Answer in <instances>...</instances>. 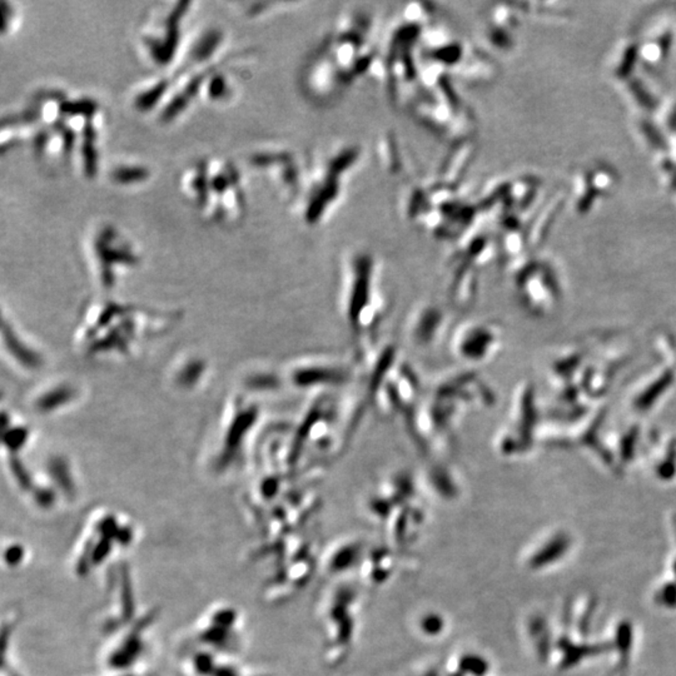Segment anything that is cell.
Returning a JSON list of instances; mask_svg holds the SVG:
<instances>
[{
	"mask_svg": "<svg viewBox=\"0 0 676 676\" xmlns=\"http://www.w3.org/2000/svg\"><path fill=\"white\" fill-rule=\"evenodd\" d=\"M425 481L437 495L451 496L458 494V477L455 470L445 465H436L426 470Z\"/></svg>",
	"mask_w": 676,
	"mask_h": 676,
	"instance_id": "12",
	"label": "cell"
},
{
	"mask_svg": "<svg viewBox=\"0 0 676 676\" xmlns=\"http://www.w3.org/2000/svg\"><path fill=\"white\" fill-rule=\"evenodd\" d=\"M381 270L375 255L364 250H351L341 265L339 310L359 359L377 347V332L389 312Z\"/></svg>",
	"mask_w": 676,
	"mask_h": 676,
	"instance_id": "3",
	"label": "cell"
},
{
	"mask_svg": "<svg viewBox=\"0 0 676 676\" xmlns=\"http://www.w3.org/2000/svg\"><path fill=\"white\" fill-rule=\"evenodd\" d=\"M152 177L149 167L139 161H120L108 171V178L118 187H134L148 182Z\"/></svg>",
	"mask_w": 676,
	"mask_h": 676,
	"instance_id": "11",
	"label": "cell"
},
{
	"mask_svg": "<svg viewBox=\"0 0 676 676\" xmlns=\"http://www.w3.org/2000/svg\"><path fill=\"white\" fill-rule=\"evenodd\" d=\"M502 349V332L495 323L470 319L448 334V349L466 369H476L494 361Z\"/></svg>",
	"mask_w": 676,
	"mask_h": 676,
	"instance_id": "7",
	"label": "cell"
},
{
	"mask_svg": "<svg viewBox=\"0 0 676 676\" xmlns=\"http://www.w3.org/2000/svg\"><path fill=\"white\" fill-rule=\"evenodd\" d=\"M561 648L565 649V656L562 659V669H569L576 665L579 661L590 655H596L600 653L608 650V645H571L569 643H561Z\"/></svg>",
	"mask_w": 676,
	"mask_h": 676,
	"instance_id": "14",
	"label": "cell"
},
{
	"mask_svg": "<svg viewBox=\"0 0 676 676\" xmlns=\"http://www.w3.org/2000/svg\"><path fill=\"white\" fill-rule=\"evenodd\" d=\"M339 21L302 72V88L318 103L338 97L357 75L369 72L375 57L372 41L367 38L372 31L371 19L349 14Z\"/></svg>",
	"mask_w": 676,
	"mask_h": 676,
	"instance_id": "2",
	"label": "cell"
},
{
	"mask_svg": "<svg viewBox=\"0 0 676 676\" xmlns=\"http://www.w3.org/2000/svg\"><path fill=\"white\" fill-rule=\"evenodd\" d=\"M495 402L492 387L477 369L463 367L440 376L423 391L403 427L421 453L441 456L455 448L468 418Z\"/></svg>",
	"mask_w": 676,
	"mask_h": 676,
	"instance_id": "1",
	"label": "cell"
},
{
	"mask_svg": "<svg viewBox=\"0 0 676 676\" xmlns=\"http://www.w3.org/2000/svg\"><path fill=\"white\" fill-rule=\"evenodd\" d=\"M89 252L102 270H113L115 265H134L139 255L128 234L110 222L94 224L88 234Z\"/></svg>",
	"mask_w": 676,
	"mask_h": 676,
	"instance_id": "9",
	"label": "cell"
},
{
	"mask_svg": "<svg viewBox=\"0 0 676 676\" xmlns=\"http://www.w3.org/2000/svg\"><path fill=\"white\" fill-rule=\"evenodd\" d=\"M179 192L191 203L204 222L232 227L245 218L243 178L234 162L223 156H208L183 169Z\"/></svg>",
	"mask_w": 676,
	"mask_h": 676,
	"instance_id": "4",
	"label": "cell"
},
{
	"mask_svg": "<svg viewBox=\"0 0 676 676\" xmlns=\"http://www.w3.org/2000/svg\"><path fill=\"white\" fill-rule=\"evenodd\" d=\"M8 4H9V3H8ZM1 6H3V26H1V33H3V36H6V34H9V33L14 31V26H16V21L19 19V16H18L16 9L13 4H9V9H6L3 1H1Z\"/></svg>",
	"mask_w": 676,
	"mask_h": 676,
	"instance_id": "17",
	"label": "cell"
},
{
	"mask_svg": "<svg viewBox=\"0 0 676 676\" xmlns=\"http://www.w3.org/2000/svg\"><path fill=\"white\" fill-rule=\"evenodd\" d=\"M354 379L351 364L326 354H310L297 359L288 369V380L295 389L313 396L331 394V391L349 384Z\"/></svg>",
	"mask_w": 676,
	"mask_h": 676,
	"instance_id": "8",
	"label": "cell"
},
{
	"mask_svg": "<svg viewBox=\"0 0 676 676\" xmlns=\"http://www.w3.org/2000/svg\"><path fill=\"white\" fill-rule=\"evenodd\" d=\"M656 603L667 608H676V583H667L657 591Z\"/></svg>",
	"mask_w": 676,
	"mask_h": 676,
	"instance_id": "16",
	"label": "cell"
},
{
	"mask_svg": "<svg viewBox=\"0 0 676 676\" xmlns=\"http://www.w3.org/2000/svg\"><path fill=\"white\" fill-rule=\"evenodd\" d=\"M570 545H571V541H570V537L566 534H559V535L554 536L545 546L540 549L532 556L530 566L532 569H541V567L551 565L557 560H560L561 557L565 556Z\"/></svg>",
	"mask_w": 676,
	"mask_h": 676,
	"instance_id": "13",
	"label": "cell"
},
{
	"mask_svg": "<svg viewBox=\"0 0 676 676\" xmlns=\"http://www.w3.org/2000/svg\"><path fill=\"white\" fill-rule=\"evenodd\" d=\"M448 328L446 311L436 303H422L407 318L406 336L417 349H433L448 336Z\"/></svg>",
	"mask_w": 676,
	"mask_h": 676,
	"instance_id": "10",
	"label": "cell"
},
{
	"mask_svg": "<svg viewBox=\"0 0 676 676\" xmlns=\"http://www.w3.org/2000/svg\"><path fill=\"white\" fill-rule=\"evenodd\" d=\"M192 1H172L152 6L137 31V48L153 70L167 72L182 53L183 26Z\"/></svg>",
	"mask_w": 676,
	"mask_h": 676,
	"instance_id": "6",
	"label": "cell"
},
{
	"mask_svg": "<svg viewBox=\"0 0 676 676\" xmlns=\"http://www.w3.org/2000/svg\"><path fill=\"white\" fill-rule=\"evenodd\" d=\"M672 567H674V575H675V579H676V560H675V562H674V566Z\"/></svg>",
	"mask_w": 676,
	"mask_h": 676,
	"instance_id": "18",
	"label": "cell"
},
{
	"mask_svg": "<svg viewBox=\"0 0 676 676\" xmlns=\"http://www.w3.org/2000/svg\"><path fill=\"white\" fill-rule=\"evenodd\" d=\"M364 390L372 408L402 425L421 401L425 389L420 377L395 344L376 347L364 357Z\"/></svg>",
	"mask_w": 676,
	"mask_h": 676,
	"instance_id": "5",
	"label": "cell"
},
{
	"mask_svg": "<svg viewBox=\"0 0 676 676\" xmlns=\"http://www.w3.org/2000/svg\"><path fill=\"white\" fill-rule=\"evenodd\" d=\"M633 636H634L633 625L626 620L620 623L615 635V646L619 651L620 655L624 659H628V656L630 655V650L633 648Z\"/></svg>",
	"mask_w": 676,
	"mask_h": 676,
	"instance_id": "15",
	"label": "cell"
}]
</instances>
